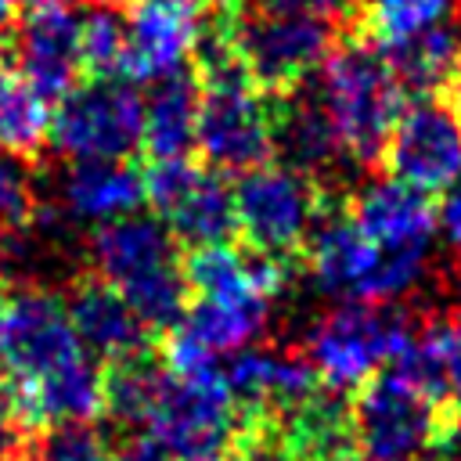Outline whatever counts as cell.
Returning <instances> with one entry per match:
<instances>
[{"mask_svg":"<svg viewBox=\"0 0 461 461\" xmlns=\"http://www.w3.org/2000/svg\"><path fill=\"white\" fill-rule=\"evenodd\" d=\"M321 97L339 130L346 158L378 169L385 137L400 119L407 94L396 83L382 43L360 25H342L321 61Z\"/></svg>","mask_w":461,"mask_h":461,"instance_id":"cell-1","label":"cell"},{"mask_svg":"<svg viewBox=\"0 0 461 461\" xmlns=\"http://www.w3.org/2000/svg\"><path fill=\"white\" fill-rule=\"evenodd\" d=\"M90 259L151 331L162 335L184 321L191 292L180 274V241L166 223L133 212L108 220L90 234Z\"/></svg>","mask_w":461,"mask_h":461,"instance_id":"cell-2","label":"cell"},{"mask_svg":"<svg viewBox=\"0 0 461 461\" xmlns=\"http://www.w3.org/2000/svg\"><path fill=\"white\" fill-rule=\"evenodd\" d=\"M331 198L335 187H324L313 176H303L277 162L238 173L234 184L238 234L249 249L299 267L310 230Z\"/></svg>","mask_w":461,"mask_h":461,"instance_id":"cell-3","label":"cell"},{"mask_svg":"<svg viewBox=\"0 0 461 461\" xmlns=\"http://www.w3.org/2000/svg\"><path fill=\"white\" fill-rule=\"evenodd\" d=\"M414 339L411 321L382 303L349 299L335 306L310 335L306 360L313 364L321 385L360 389L375 371L389 367Z\"/></svg>","mask_w":461,"mask_h":461,"instance_id":"cell-4","label":"cell"},{"mask_svg":"<svg viewBox=\"0 0 461 461\" xmlns=\"http://www.w3.org/2000/svg\"><path fill=\"white\" fill-rule=\"evenodd\" d=\"M241 414L220 367L202 375H169L148 418V436L173 461H220L234 436Z\"/></svg>","mask_w":461,"mask_h":461,"instance_id":"cell-5","label":"cell"},{"mask_svg":"<svg viewBox=\"0 0 461 461\" xmlns=\"http://www.w3.org/2000/svg\"><path fill=\"white\" fill-rule=\"evenodd\" d=\"M144 137V97L126 79H83L50 115V148L65 158H133Z\"/></svg>","mask_w":461,"mask_h":461,"instance_id":"cell-6","label":"cell"},{"mask_svg":"<svg viewBox=\"0 0 461 461\" xmlns=\"http://www.w3.org/2000/svg\"><path fill=\"white\" fill-rule=\"evenodd\" d=\"M335 25L299 14H274L259 7H241L230 18V36L238 61L249 76V83L259 94H288L303 86L324 61Z\"/></svg>","mask_w":461,"mask_h":461,"instance_id":"cell-7","label":"cell"},{"mask_svg":"<svg viewBox=\"0 0 461 461\" xmlns=\"http://www.w3.org/2000/svg\"><path fill=\"white\" fill-rule=\"evenodd\" d=\"M353 447L367 461H418L439 425V400L421 393L393 367L375 371L349 400Z\"/></svg>","mask_w":461,"mask_h":461,"instance_id":"cell-8","label":"cell"},{"mask_svg":"<svg viewBox=\"0 0 461 461\" xmlns=\"http://www.w3.org/2000/svg\"><path fill=\"white\" fill-rule=\"evenodd\" d=\"M194 158L216 173H249L274 162V108L249 79L202 86Z\"/></svg>","mask_w":461,"mask_h":461,"instance_id":"cell-9","label":"cell"},{"mask_svg":"<svg viewBox=\"0 0 461 461\" xmlns=\"http://www.w3.org/2000/svg\"><path fill=\"white\" fill-rule=\"evenodd\" d=\"M79 32L83 18L72 0H22L0 36V50L43 101H61L83 83Z\"/></svg>","mask_w":461,"mask_h":461,"instance_id":"cell-10","label":"cell"},{"mask_svg":"<svg viewBox=\"0 0 461 461\" xmlns=\"http://www.w3.org/2000/svg\"><path fill=\"white\" fill-rule=\"evenodd\" d=\"M378 173L425 194H439L461 176V119L443 94L403 104L385 137Z\"/></svg>","mask_w":461,"mask_h":461,"instance_id":"cell-11","label":"cell"},{"mask_svg":"<svg viewBox=\"0 0 461 461\" xmlns=\"http://www.w3.org/2000/svg\"><path fill=\"white\" fill-rule=\"evenodd\" d=\"M83 353L58 295L43 288L7 292L0 306V367H7L11 382H32Z\"/></svg>","mask_w":461,"mask_h":461,"instance_id":"cell-12","label":"cell"},{"mask_svg":"<svg viewBox=\"0 0 461 461\" xmlns=\"http://www.w3.org/2000/svg\"><path fill=\"white\" fill-rule=\"evenodd\" d=\"M270 108H274V155H281V166L313 176L324 187H335L346 148L324 108L321 86L306 79L303 86L270 97Z\"/></svg>","mask_w":461,"mask_h":461,"instance_id":"cell-13","label":"cell"},{"mask_svg":"<svg viewBox=\"0 0 461 461\" xmlns=\"http://www.w3.org/2000/svg\"><path fill=\"white\" fill-rule=\"evenodd\" d=\"M65 313L72 321L79 346L90 357H101L112 364V360L151 349V328L133 313L122 292L97 274H83L68 285Z\"/></svg>","mask_w":461,"mask_h":461,"instance_id":"cell-14","label":"cell"},{"mask_svg":"<svg viewBox=\"0 0 461 461\" xmlns=\"http://www.w3.org/2000/svg\"><path fill=\"white\" fill-rule=\"evenodd\" d=\"M346 212L375 249H429L439 227L432 194L389 176L346 194Z\"/></svg>","mask_w":461,"mask_h":461,"instance_id":"cell-15","label":"cell"},{"mask_svg":"<svg viewBox=\"0 0 461 461\" xmlns=\"http://www.w3.org/2000/svg\"><path fill=\"white\" fill-rule=\"evenodd\" d=\"M303 263L324 292L360 299V288L378 263V249L353 227L346 212V194H335L317 216L310 241L303 249Z\"/></svg>","mask_w":461,"mask_h":461,"instance_id":"cell-16","label":"cell"},{"mask_svg":"<svg viewBox=\"0 0 461 461\" xmlns=\"http://www.w3.org/2000/svg\"><path fill=\"white\" fill-rule=\"evenodd\" d=\"M11 389L29 429L61 425V421H94L104 400V371L94 364L90 353H83L32 382H11Z\"/></svg>","mask_w":461,"mask_h":461,"instance_id":"cell-17","label":"cell"},{"mask_svg":"<svg viewBox=\"0 0 461 461\" xmlns=\"http://www.w3.org/2000/svg\"><path fill=\"white\" fill-rule=\"evenodd\" d=\"M198 18L173 14L166 7L137 0L126 22V58L122 79L126 83H151L187 61Z\"/></svg>","mask_w":461,"mask_h":461,"instance_id":"cell-18","label":"cell"},{"mask_svg":"<svg viewBox=\"0 0 461 461\" xmlns=\"http://www.w3.org/2000/svg\"><path fill=\"white\" fill-rule=\"evenodd\" d=\"M198 101L202 86L191 68H173L158 79H151V90L144 97V137L140 151L148 158H176L194 151V130H198Z\"/></svg>","mask_w":461,"mask_h":461,"instance_id":"cell-19","label":"cell"},{"mask_svg":"<svg viewBox=\"0 0 461 461\" xmlns=\"http://www.w3.org/2000/svg\"><path fill=\"white\" fill-rule=\"evenodd\" d=\"M65 212L76 220L108 223L137 212L144 202L140 169L130 158H86L76 162L61 180Z\"/></svg>","mask_w":461,"mask_h":461,"instance_id":"cell-20","label":"cell"},{"mask_svg":"<svg viewBox=\"0 0 461 461\" xmlns=\"http://www.w3.org/2000/svg\"><path fill=\"white\" fill-rule=\"evenodd\" d=\"M382 50L407 97L443 94L461 54V11L403 40H389L382 43Z\"/></svg>","mask_w":461,"mask_h":461,"instance_id":"cell-21","label":"cell"},{"mask_svg":"<svg viewBox=\"0 0 461 461\" xmlns=\"http://www.w3.org/2000/svg\"><path fill=\"white\" fill-rule=\"evenodd\" d=\"M166 223L184 249L230 241L238 234V216H234V184L227 180V173L202 166V176L184 194V202L166 216Z\"/></svg>","mask_w":461,"mask_h":461,"instance_id":"cell-22","label":"cell"},{"mask_svg":"<svg viewBox=\"0 0 461 461\" xmlns=\"http://www.w3.org/2000/svg\"><path fill=\"white\" fill-rule=\"evenodd\" d=\"M270 299L263 295H223V299H202L194 295L184 310L180 328L187 335H194L198 342H205L212 353H227V349H241L245 342H252L263 324H267V306Z\"/></svg>","mask_w":461,"mask_h":461,"instance_id":"cell-23","label":"cell"},{"mask_svg":"<svg viewBox=\"0 0 461 461\" xmlns=\"http://www.w3.org/2000/svg\"><path fill=\"white\" fill-rule=\"evenodd\" d=\"M50 144L47 101L25 83V76L0 50V148L25 162H36Z\"/></svg>","mask_w":461,"mask_h":461,"instance_id":"cell-24","label":"cell"},{"mask_svg":"<svg viewBox=\"0 0 461 461\" xmlns=\"http://www.w3.org/2000/svg\"><path fill=\"white\" fill-rule=\"evenodd\" d=\"M166 367L151 357V349L112 360L104 367V400L101 411L119 425H148L155 400L162 393Z\"/></svg>","mask_w":461,"mask_h":461,"instance_id":"cell-25","label":"cell"},{"mask_svg":"<svg viewBox=\"0 0 461 461\" xmlns=\"http://www.w3.org/2000/svg\"><path fill=\"white\" fill-rule=\"evenodd\" d=\"M83 79H122L126 58V22L112 7H94L79 32Z\"/></svg>","mask_w":461,"mask_h":461,"instance_id":"cell-26","label":"cell"},{"mask_svg":"<svg viewBox=\"0 0 461 461\" xmlns=\"http://www.w3.org/2000/svg\"><path fill=\"white\" fill-rule=\"evenodd\" d=\"M22 454L25 461H112L108 436L94 421L43 425L40 436H32L29 450Z\"/></svg>","mask_w":461,"mask_h":461,"instance_id":"cell-27","label":"cell"},{"mask_svg":"<svg viewBox=\"0 0 461 461\" xmlns=\"http://www.w3.org/2000/svg\"><path fill=\"white\" fill-rule=\"evenodd\" d=\"M40 216L36 184L29 162L0 151V241H14Z\"/></svg>","mask_w":461,"mask_h":461,"instance_id":"cell-28","label":"cell"},{"mask_svg":"<svg viewBox=\"0 0 461 461\" xmlns=\"http://www.w3.org/2000/svg\"><path fill=\"white\" fill-rule=\"evenodd\" d=\"M202 176V162L191 155H176V158H148V166L140 169V187H144V202L155 209V216H169L184 194L194 187V180Z\"/></svg>","mask_w":461,"mask_h":461,"instance_id":"cell-29","label":"cell"},{"mask_svg":"<svg viewBox=\"0 0 461 461\" xmlns=\"http://www.w3.org/2000/svg\"><path fill=\"white\" fill-rule=\"evenodd\" d=\"M245 7L274 11V14H299V18H317L335 29L353 25L360 18V0H245Z\"/></svg>","mask_w":461,"mask_h":461,"instance_id":"cell-30","label":"cell"},{"mask_svg":"<svg viewBox=\"0 0 461 461\" xmlns=\"http://www.w3.org/2000/svg\"><path fill=\"white\" fill-rule=\"evenodd\" d=\"M25 418H22V407L14 400V389L11 385H0V454L4 450H18L22 436H25Z\"/></svg>","mask_w":461,"mask_h":461,"instance_id":"cell-31","label":"cell"},{"mask_svg":"<svg viewBox=\"0 0 461 461\" xmlns=\"http://www.w3.org/2000/svg\"><path fill=\"white\" fill-rule=\"evenodd\" d=\"M421 457H425V461H461V425H457L454 418L443 421Z\"/></svg>","mask_w":461,"mask_h":461,"instance_id":"cell-32","label":"cell"},{"mask_svg":"<svg viewBox=\"0 0 461 461\" xmlns=\"http://www.w3.org/2000/svg\"><path fill=\"white\" fill-rule=\"evenodd\" d=\"M436 220H439L443 234H447V241H450L454 249H461V176L447 187V198H443V205L436 209Z\"/></svg>","mask_w":461,"mask_h":461,"instance_id":"cell-33","label":"cell"},{"mask_svg":"<svg viewBox=\"0 0 461 461\" xmlns=\"http://www.w3.org/2000/svg\"><path fill=\"white\" fill-rule=\"evenodd\" d=\"M112 461H173L148 432L144 436H133V439H126L119 450H112Z\"/></svg>","mask_w":461,"mask_h":461,"instance_id":"cell-34","label":"cell"},{"mask_svg":"<svg viewBox=\"0 0 461 461\" xmlns=\"http://www.w3.org/2000/svg\"><path fill=\"white\" fill-rule=\"evenodd\" d=\"M447 396H450V414H454V421L461 425V357H457V360H454V367H450Z\"/></svg>","mask_w":461,"mask_h":461,"instance_id":"cell-35","label":"cell"},{"mask_svg":"<svg viewBox=\"0 0 461 461\" xmlns=\"http://www.w3.org/2000/svg\"><path fill=\"white\" fill-rule=\"evenodd\" d=\"M144 4H155V7H166L173 14H187V18H198L205 11V0H144Z\"/></svg>","mask_w":461,"mask_h":461,"instance_id":"cell-36","label":"cell"},{"mask_svg":"<svg viewBox=\"0 0 461 461\" xmlns=\"http://www.w3.org/2000/svg\"><path fill=\"white\" fill-rule=\"evenodd\" d=\"M443 97L454 104V112H457V119H461V54H457V65H454V72H450V79H447V86H443Z\"/></svg>","mask_w":461,"mask_h":461,"instance_id":"cell-37","label":"cell"},{"mask_svg":"<svg viewBox=\"0 0 461 461\" xmlns=\"http://www.w3.org/2000/svg\"><path fill=\"white\" fill-rule=\"evenodd\" d=\"M94 7H112V11H119V7H133L137 0H90Z\"/></svg>","mask_w":461,"mask_h":461,"instance_id":"cell-38","label":"cell"},{"mask_svg":"<svg viewBox=\"0 0 461 461\" xmlns=\"http://www.w3.org/2000/svg\"><path fill=\"white\" fill-rule=\"evenodd\" d=\"M0 461H25V454H22V450H4Z\"/></svg>","mask_w":461,"mask_h":461,"instance_id":"cell-39","label":"cell"},{"mask_svg":"<svg viewBox=\"0 0 461 461\" xmlns=\"http://www.w3.org/2000/svg\"><path fill=\"white\" fill-rule=\"evenodd\" d=\"M7 292H11V288H7V277H4V270H0V306H4V299H7Z\"/></svg>","mask_w":461,"mask_h":461,"instance_id":"cell-40","label":"cell"}]
</instances>
